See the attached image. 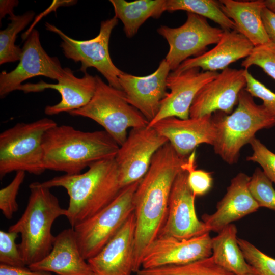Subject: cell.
Masks as SVG:
<instances>
[{"mask_svg": "<svg viewBox=\"0 0 275 275\" xmlns=\"http://www.w3.org/2000/svg\"><path fill=\"white\" fill-rule=\"evenodd\" d=\"M224 13L235 25V30L247 38L254 46L270 41L264 29L261 13L263 0L219 1Z\"/></svg>", "mask_w": 275, "mask_h": 275, "instance_id": "24", "label": "cell"}, {"mask_svg": "<svg viewBox=\"0 0 275 275\" xmlns=\"http://www.w3.org/2000/svg\"><path fill=\"white\" fill-rule=\"evenodd\" d=\"M88 168L83 173L65 174L42 182L50 189H66L69 202L65 216L72 228L106 206L122 189L115 158L95 162Z\"/></svg>", "mask_w": 275, "mask_h": 275, "instance_id": "3", "label": "cell"}, {"mask_svg": "<svg viewBox=\"0 0 275 275\" xmlns=\"http://www.w3.org/2000/svg\"><path fill=\"white\" fill-rule=\"evenodd\" d=\"M254 47L247 38L236 30L224 31L214 47L199 56L187 59L174 71L180 72L193 68L204 71L223 70L232 63L246 58Z\"/></svg>", "mask_w": 275, "mask_h": 275, "instance_id": "23", "label": "cell"}, {"mask_svg": "<svg viewBox=\"0 0 275 275\" xmlns=\"http://www.w3.org/2000/svg\"><path fill=\"white\" fill-rule=\"evenodd\" d=\"M18 4L17 1H0V16L1 19L3 18L6 14H9V16L14 14L13 9Z\"/></svg>", "mask_w": 275, "mask_h": 275, "instance_id": "40", "label": "cell"}, {"mask_svg": "<svg viewBox=\"0 0 275 275\" xmlns=\"http://www.w3.org/2000/svg\"><path fill=\"white\" fill-rule=\"evenodd\" d=\"M213 119L216 131L214 152L230 165L238 161L240 150L257 132L275 126L273 117L263 104H256L244 89L239 94L234 111L230 114L218 112Z\"/></svg>", "mask_w": 275, "mask_h": 275, "instance_id": "5", "label": "cell"}, {"mask_svg": "<svg viewBox=\"0 0 275 275\" xmlns=\"http://www.w3.org/2000/svg\"><path fill=\"white\" fill-rule=\"evenodd\" d=\"M151 127L165 137L176 152L184 157H188L200 144L213 146L216 134L212 115L186 119L167 117Z\"/></svg>", "mask_w": 275, "mask_h": 275, "instance_id": "18", "label": "cell"}, {"mask_svg": "<svg viewBox=\"0 0 275 275\" xmlns=\"http://www.w3.org/2000/svg\"><path fill=\"white\" fill-rule=\"evenodd\" d=\"M209 232L187 239L158 236L147 248L141 268L181 265L212 256Z\"/></svg>", "mask_w": 275, "mask_h": 275, "instance_id": "16", "label": "cell"}, {"mask_svg": "<svg viewBox=\"0 0 275 275\" xmlns=\"http://www.w3.org/2000/svg\"><path fill=\"white\" fill-rule=\"evenodd\" d=\"M118 19L115 16L101 22L98 35L90 40L79 41L70 38L54 25L46 22L47 31L58 35L64 56L75 62H80L79 70L87 73L89 68H94L107 80L108 84L119 90L121 88L119 76L123 72L113 62L109 52V41Z\"/></svg>", "mask_w": 275, "mask_h": 275, "instance_id": "9", "label": "cell"}, {"mask_svg": "<svg viewBox=\"0 0 275 275\" xmlns=\"http://www.w3.org/2000/svg\"><path fill=\"white\" fill-rule=\"evenodd\" d=\"M115 16L123 24L126 36L131 38L149 18H159L166 11V0H110Z\"/></svg>", "mask_w": 275, "mask_h": 275, "instance_id": "26", "label": "cell"}, {"mask_svg": "<svg viewBox=\"0 0 275 275\" xmlns=\"http://www.w3.org/2000/svg\"><path fill=\"white\" fill-rule=\"evenodd\" d=\"M254 65L261 68L275 80V43L270 42L254 46L250 54L241 63L245 69Z\"/></svg>", "mask_w": 275, "mask_h": 275, "instance_id": "33", "label": "cell"}, {"mask_svg": "<svg viewBox=\"0 0 275 275\" xmlns=\"http://www.w3.org/2000/svg\"><path fill=\"white\" fill-rule=\"evenodd\" d=\"M265 7L275 13V0H263Z\"/></svg>", "mask_w": 275, "mask_h": 275, "instance_id": "41", "label": "cell"}, {"mask_svg": "<svg viewBox=\"0 0 275 275\" xmlns=\"http://www.w3.org/2000/svg\"><path fill=\"white\" fill-rule=\"evenodd\" d=\"M263 26L271 42L275 43V13L264 7L261 13Z\"/></svg>", "mask_w": 275, "mask_h": 275, "instance_id": "39", "label": "cell"}, {"mask_svg": "<svg viewBox=\"0 0 275 275\" xmlns=\"http://www.w3.org/2000/svg\"><path fill=\"white\" fill-rule=\"evenodd\" d=\"M168 142L152 127L131 129L115 157L122 188L144 177L155 153Z\"/></svg>", "mask_w": 275, "mask_h": 275, "instance_id": "11", "label": "cell"}, {"mask_svg": "<svg viewBox=\"0 0 275 275\" xmlns=\"http://www.w3.org/2000/svg\"><path fill=\"white\" fill-rule=\"evenodd\" d=\"M95 77L96 90L90 101L69 114L97 122L120 146L127 137L128 128L146 127L149 122L127 102L122 90L106 84L98 75Z\"/></svg>", "mask_w": 275, "mask_h": 275, "instance_id": "7", "label": "cell"}, {"mask_svg": "<svg viewBox=\"0 0 275 275\" xmlns=\"http://www.w3.org/2000/svg\"><path fill=\"white\" fill-rule=\"evenodd\" d=\"M135 229L133 212L115 236L87 260L94 275H131L134 272Z\"/></svg>", "mask_w": 275, "mask_h": 275, "instance_id": "20", "label": "cell"}, {"mask_svg": "<svg viewBox=\"0 0 275 275\" xmlns=\"http://www.w3.org/2000/svg\"><path fill=\"white\" fill-rule=\"evenodd\" d=\"M187 177V172L182 170L174 181L167 217L158 236L187 239L209 232L197 217L196 197L189 186Z\"/></svg>", "mask_w": 275, "mask_h": 275, "instance_id": "12", "label": "cell"}, {"mask_svg": "<svg viewBox=\"0 0 275 275\" xmlns=\"http://www.w3.org/2000/svg\"><path fill=\"white\" fill-rule=\"evenodd\" d=\"M57 84H48L42 80L37 83L22 84L17 90L25 93L40 92L45 89L57 90L61 96V101L57 104L47 105L44 113L52 116L63 112L70 113L85 106L92 98L96 87L95 76L85 73L78 78L69 68H64L62 75L57 80Z\"/></svg>", "mask_w": 275, "mask_h": 275, "instance_id": "19", "label": "cell"}, {"mask_svg": "<svg viewBox=\"0 0 275 275\" xmlns=\"http://www.w3.org/2000/svg\"><path fill=\"white\" fill-rule=\"evenodd\" d=\"M251 177L239 173L231 180L223 198L216 204V211L204 214L202 221L209 232L218 233L232 222L255 212L259 206L249 187Z\"/></svg>", "mask_w": 275, "mask_h": 275, "instance_id": "21", "label": "cell"}, {"mask_svg": "<svg viewBox=\"0 0 275 275\" xmlns=\"http://www.w3.org/2000/svg\"><path fill=\"white\" fill-rule=\"evenodd\" d=\"M238 245L253 275H275V259L249 241L238 238Z\"/></svg>", "mask_w": 275, "mask_h": 275, "instance_id": "30", "label": "cell"}, {"mask_svg": "<svg viewBox=\"0 0 275 275\" xmlns=\"http://www.w3.org/2000/svg\"><path fill=\"white\" fill-rule=\"evenodd\" d=\"M29 188L23 213L8 229L20 234L19 248L28 266L40 261L50 252L56 237L51 232L52 225L58 217L65 216L66 212L50 188L42 182H32Z\"/></svg>", "mask_w": 275, "mask_h": 275, "instance_id": "4", "label": "cell"}, {"mask_svg": "<svg viewBox=\"0 0 275 275\" xmlns=\"http://www.w3.org/2000/svg\"><path fill=\"white\" fill-rule=\"evenodd\" d=\"M250 191L259 207L275 210V189L263 171L257 168L250 178Z\"/></svg>", "mask_w": 275, "mask_h": 275, "instance_id": "31", "label": "cell"}, {"mask_svg": "<svg viewBox=\"0 0 275 275\" xmlns=\"http://www.w3.org/2000/svg\"><path fill=\"white\" fill-rule=\"evenodd\" d=\"M166 10H182L209 19L224 31L235 30L234 23L223 12L219 1L214 0H166Z\"/></svg>", "mask_w": 275, "mask_h": 275, "instance_id": "27", "label": "cell"}, {"mask_svg": "<svg viewBox=\"0 0 275 275\" xmlns=\"http://www.w3.org/2000/svg\"><path fill=\"white\" fill-rule=\"evenodd\" d=\"M45 170L81 173L91 164L115 157L120 146L105 131H82L67 125L49 129L43 140Z\"/></svg>", "mask_w": 275, "mask_h": 275, "instance_id": "2", "label": "cell"}, {"mask_svg": "<svg viewBox=\"0 0 275 275\" xmlns=\"http://www.w3.org/2000/svg\"><path fill=\"white\" fill-rule=\"evenodd\" d=\"M211 239L212 256L215 262L235 275L252 274L237 241L236 226L231 224Z\"/></svg>", "mask_w": 275, "mask_h": 275, "instance_id": "25", "label": "cell"}, {"mask_svg": "<svg viewBox=\"0 0 275 275\" xmlns=\"http://www.w3.org/2000/svg\"><path fill=\"white\" fill-rule=\"evenodd\" d=\"M140 181L122 188L106 206L73 227L80 251L86 260L102 249L133 212V196Z\"/></svg>", "mask_w": 275, "mask_h": 275, "instance_id": "8", "label": "cell"}, {"mask_svg": "<svg viewBox=\"0 0 275 275\" xmlns=\"http://www.w3.org/2000/svg\"><path fill=\"white\" fill-rule=\"evenodd\" d=\"M157 32L168 42L169 48L164 59L174 71L190 57L199 56L207 51L208 46L216 44L224 30L212 26L204 17L187 12L186 20L182 25H161Z\"/></svg>", "mask_w": 275, "mask_h": 275, "instance_id": "10", "label": "cell"}, {"mask_svg": "<svg viewBox=\"0 0 275 275\" xmlns=\"http://www.w3.org/2000/svg\"><path fill=\"white\" fill-rule=\"evenodd\" d=\"M246 85L244 69L227 68L198 91L189 111V117L199 118L214 112L231 114L239 94Z\"/></svg>", "mask_w": 275, "mask_h": 275, "instance_id": "14", "label": "cell"}, {"mask_svg": "<svg viewBox=\"0 0 275 275\" xmlns=\"http://www.w3.org/2000/svg\"><path fill=\"white\" fill-rule=\"evenodd\" d=\"M34 15L31 11L21 15L13 14L9 17L10 22L0 31L1 65L20 60L22 50L15 44L17 35L29 24Z\"/></svg>", "mask_w": 275, "mask_h": 275, "instance_id": "29", "label": "cell"}, {"mask_svg": "<svg viewBox=\"0 0 275 275\" xmlns=\"http://www.w3.org/2000/svg\"><path fill=\"white\" fill-rule=\"evenodd\" d=\"M250 275H253V274H250Z\"/></svg>", "mask_w": 275, "mask_h": 275, "instance_id": "42", "label": "cell"}, {"mask_svg": "<svg viewBox=\"0 0 275 275\" xmlns=\"http://www.w3.org/2000/svg\"><path fill=\"white\" fill-rule=\"evenodd\" d=\"M187 158L180 156L168 142L155 153L139 184L133 199L135 273L141 269L145 251L164 225L174 181Z\"/></svg>", "mask_w": 275, "mask_h": 275, "instance_id": "1", "label": "cell"}, {"mask_svg": "<svg viewBox=\"0 0 275 275\" xmlns=\"http://www.w3.org/2000/svg\"><path fill=\"white\" fill-rule=\"evenodd\" d=\"M136 275H235L217 264L212 256L181 265L141 268Z\"/></svg>", "mask_w": 275, "mask_h": 275, "instance_id": "28", "label": "cell"}, {"mask_svg": "<svg viewBox=\"0 0 275 275\" xmlns=\"http://www.w3.org/2000/svg\"><path fill=\"white\" fill-rule=\"evenodd\" d=\"M249 144L253 153L246 157V160L259 164L266 176L275 183V153L256 137Z\"/></svg>", "mask_w": 275, "mask_h": 275, "instance_id": "36", "label": "cell"}, {"mask_svg": "<svg viewBox=\"0 0 275 275\" xmlns=\"http://www.w3.org/2000/svg\"><path fill=\"white\" fill-rule=\"evenodd\" d=\"M19 63L16 68L0 74V97L3 98L25 80L38 76L57 80L63 72L59 59L49 56L42 47L39 33L33 29L25 39Z\"/></svg>", "mask_w": 275, "mask_h": 275, "instance_id": "13", "label": "cell"}, {"mask_svg": "<svg viewBox=\"0 0 275 275\" xmlns=\"http://www.w3.org/2000/svg\"><path fill=\"white\" fill-rule=\"evenodd\" d=\"M218 74L217 71H200L198 68L170 72L167 79V87L170 92L161 101L158 113L148 126L151 127L167 117L189 118L190 108L196 94Z\"/></svg>", "mask_w": 275, "mask_h": 275, "instance_id": "15", "label": "cell"}, {"mask_svg": "<svg viewBox=\"0 0 275 275\" xmlns=\"http://www.w3.org/2000/svg\"><path fill=\"white\" fill-rule=\"evenodd\" d=\"M44 118L30 123H18L0 134V178L13 172L39 175L43 165V140L45 133L57 125Z\"/></svg>", "mask_w": 275, "mask_h": 275, "instance_id": "6", "label": "cell"}, {"mask_svg": "<svg viewBox=\"0 0 275 275\" xmlns=\"http://www.w3.org/2000/svg\"><path fill=\"white\" fill-rule=\"evenodd\" d=\"M244 69L246 82L244 89L253 97H257L262 100L263 105L273 117L275 121V93L255 78L248 69Z\"/></svg>", "mask_w": 275, "mask_h": 275, "instance_id": "37", "label": "cell"}, {"mask_svg": "<svg viewBox=\"0 0 275 275\" xmlns=\"http://www.w3.org/2000/svg\"><path fill=\"white\" fill-rule=\"evenodd\" d=\"M18 233L0 231V263L14 267H25L24 259L16 243Z\"/></svg>", "mask_w": 275, "mask_h": 275, "instance_id": "34", "label": "cell"}, {"mask_svg": "<svg viewBox=\"0 0 275 275\" xmlns=\"http://www.w3.org/2000/svg\"><path fill=\"white\" fill-rule=\"evenodd\" d=\"M28 267L33 270L53 272L57 275H94L87 260L81 254L72 227L56 236L49 254Z\"/></svg>", "mask_w": 275, "mask_h": 275, "instance_id": "22", "label": "cell"}, {"mask_svg": "<svg viewBox=\"0 0 275 275\" xmlns=\"http://www.w3.org/2000/svg\"><path fill=\"white\" fill-rule=\"evenodd\" d=\"M25 176L24 171L16 172L12 181L0 190V209L3 215L8 219H11L18 209L16 197Z\"/></svg>", "mask_w": 275, "mask_h": 275, "instance_id": "35", "label": "cell"}, {"mask_svg": "<svg viewBox=\"0 0 275 275\" xmlns=\"http://www.w3.org/2000/svg\"><path fill=\"white\" fill-rule=\"evenodd\" d=\"M196 159L195 150L189 154L181 166L182 169L187 172L188 183L195 197L207 194L211 189L213 183L211 172L196 169Z\"/></svg>", "mask_w": 275, "mask_h": 275, "instance_id": "32", "label": "cell"}, {"mask_svg": "<svg viewBox=\"0 0 275 275\" xmlns=\"http://www.w3.org/2000/svg\"><path fill=\"white\" fill-rule=\"evenodd\" d=\"M0 275H53L51 272L33 270L29 267H14L0 264Z\"/></svg>", "mask_w": 275, "mask_h": 275, "instance_id": "38", "label": "cell"}, {"mask_svg": "<svg viewBox=\"0 0 275 275\" xmlns=\"http://www.w3.org/2000/svg\"><path fill=\"white\" fill-rule=\"evenodd\" d=\"M170 71L164 59L149 75L135 76L123 71L119 76L127 102L140 112L149 123L156 116L161 101L168 93L167 79Z\"/></svg>", "mask_w": 275, "mask_h": 275, "instance_id": "17", "label": "cell"}]
</instances>
